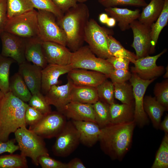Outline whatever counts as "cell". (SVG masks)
<instances>
[{
	"mask_svg": "<svg viewBox=\"0 0 168 168\" xmlns=\"http://www.w3.org/2000/svg\"><path fill=\"white\" fill-rule=\"evenodd\" d=\"M156 79L144 80L140 78L136 74L132 73L129 80L133 87L134 99L133 121L136 125L140 128L143 127L149 122L147 115L143 109V99L147 87Z\"/></svg>",
	"mask_w": 168,
	"mask_h": 168,
	"instance_id": "9c48e42d",
	"label": "cell"
},
{
	"mask_svg": "<svg viewBox=\"0 0 168 168\" xmlns=\"http://www.w3.org/2000/svg\"><path fill=\"white\" fill-rule=\"evenodd\" d=\"M70 64L73 69L97 71L104 74L108 78L114 68L106 59L96 57L87 46H82L72 52Z\"/></svg>",
	"mask_w": 168,
	"mask_h": 168,
	"instance_id": "5b68a950",
	"label": "cell"
},
{
	"mask_svg": "<svg viewBox=\"0 0 168 168\" xmlns=\"http://www.w3.org/2000/svg\"><path fill=\"white\" fill-rule=\"evenodd\" d=\"M15 62L12 58L0 54V90L4 94L9 91L10 68Z\"/></svg>",
	"mask_w": 168,
	"mask_h": 168,
	"instance_id": "836d02e7",
	"label": "cell"
},
{
	"mask_svg": "<svg viewBox=\"0 0 168 168\" xmlns=\"http://www.w3.org/2000/svg\"><path fill=\"white\" fill-rule=\"evenodd\" d=\"M28 105L10 91L5 94L0 107V141H7L11 133L26 127L25 114Z\"/></svg>",
	"mask_w": 168,
	"mask_h": 168,
	"instance_id": "3957f363",
	"label": "cell"
},
{
	"mask_svg": "<svg viewBox=\"0 0 168 168\" xmlns=\"http://www.w3.org/2000/svg\"><path fill=\"white\" fill-rule=\"evenodd\" d=\"M99 100L110 105L115 103L114 85L107 79L96 87Z\"/></svg>",
	"mask_w": 168,
	"mask_h": 168,
	"instance_id": "8d00e7d4",
	"label": "cell"
},
{
	"mask_svg": "<svg viewBox=\"0 0 168 168\" xmlns=\"http://www.w3.org/2000/svg\"><path fill=\"white\" fill-rule=\"evenodd\" d=\"M28 102L29 106L33 107L44 115L52 111L50 105L41 92L32 95Z\"/></svg>",
	"mask_w": 168,
	"mask_h": 168,
	"instance_id": "f35d334b",
	"label": "cell"
},
{
	"mask_svg": "<svg viewBox=\"0 0 168 168\" xmlns=\"http://www.w3.org/2000/svg\"><path fill=\"white\" fill-rule=\"evenodd\" d=\"M56 18L49 12L37 11L39 37L42 41L53 42L66 46V35L56 21Z\"/></svg>",
	"mask_w": 168,
	"mask_h": 168,
	"instance_id": "ba28073f",
	"label": "cell"
},
{
	"mask_svg": "<svg viewBox=\"0 0 168 168\" xmlns=\"http://www.w3.org/2000/svg\"><path fill=\"white\" fill-rule=\"evenodd\" d=\"M72 121L79 132L80 142L87 147H91L99 141L101 128L96 123Z\"/></svg>",
	"mask_w": 168,
	"mask_h": 168,
	"instance_id": "44dd1931",
	"label": "cell"
},
{
	"mask_svg": "<svg viewBox=\"0 0 168 168\" xmlns=\"http://www.w3.org/2000/svg\"><path fill=\"white\" fill-rule=\"evenodd\" d=\"M61 113L72 120L96 122L92 104L71 101Z\"/></svg>",
	"mask_w": 168,
	"mask_h": 168,
	"instance_id": "ffe728a7",
	"label": "cell"
},
{
	"mask_svg": "<svg viewBox=\"0 0 168 168\" xmlns=\"http://www.w3.org/2000/svg\"><path fill=\"white\" fill-rule=\"evenodd\" d=\"M144 110L149 117L154 128L159 129L161 118L166 109L156 99L150 96H144L143 101Z\"/></svg>",
	"mask_w": 168,
	"mask_h": 168,
	"instance_id": "d4e9b609",
	"label": "cell"
},
{
	"mask_svg": "<svg viewBox=\"0 0 168 168\" xmlns=\"http://www.w3.org/2000/svg\"><path fill=\"white\" fill-rule=\"evenodd\" d=\"M98 2L106 8L119 6L144 7L147 3L145 0H98Z\"/></svg>",
	"mask_w": 168,
	"mask_h": 168,
	"instance_id": "60d3db41",
	"label": "cell"
},
{
	"mask_svg": "<svg viewBox=\"0 0 168 168\" xmlns=\"http://www.w3.org/2000/svg\"><path fill=\"white\" fill-rule=\"evenodd\" d=\"M38 161L42 168H67L66 163L56 160L48 155L40 156Z\"/></svg>",
	"mask_w": 168,
	"mask_h": 168,
	"instance_id": "b9f144b4",
	"label": "cell"
},
{
	"mask_svg": "<svg viewBox=\"0 0 168 168\" xmlns=\"http://www.w3.org/2000/svg\"><path fill=\"white\" fill-rule=\"evenodd\" d=\"M107 40L108 49L113 56L127 58L133 63L137 59L136 54L126 49L110 34L107 35Z\"/></svg>",
	"mask_w": 168,
	"mask_h": 168,
	"instance_id": "f546056e",
	"label": "cell"
},
{
	"mask_svg": "<svg viewBox=\"0 0 168 168\" xmlns=\"http://www.w3.org/2000/svg\"><path fill=\"white\" fill-rule=\"evenodd\" d=\"M73 68L70 64L65 65L49 64L42 70L41 92L45 95L51 87L58 85L61 75L68 73Z\"/></svg>",
	"mask_w": 168,
	"mask_h": 168,
	"instance_id": "d6986e66",
	"label": "cell"
},
{
	"mask_svg": "<svg viewBox=\"0 0 168 168\" xmlns=\"http://www.w3.org/2000/svg\"><path fill=\"white\" fill-rule=\"evenodd\" d=\"M34 8L38 10L45 11L53 13L59 19L63 15V13L54 5L52 0H30Z\"/></svg>",
	"mask_w": 168,
	"mask_h": 168,
	"instance_id": "ab89813d",
	"label": "cell"
},
{
	"mask_svg": "<svg viewBox=\"0 0 168 168\" xmlns=\"http://www.w3.org/2000/svg\"><path fill=\"white\" fill-rule=\"evenodd\" d=\"M5 95V94L3 93L0 90V107L2 100Z\"/></svg>",
	"mask_w": 168,
	"mask_h": 168,
	"instance_id": "11a10c76",
	"label": "cell"
},
{
	"mask_svg": "<svg viewBox=\"0 0 168 168\" xmlns=\"http://www.w3.org/2000/svg\"><path fill=\"white\" fill-rule=\"evenodd\" d=\"M8 19L34 9L30 0H7Z\"/></svg>",
	"mask_w": 168,
	"mask_h": 168,
	"instance_id": "4dcf8cb0",
	"label": "cell"
},
{
	"mask_svg": "<svg viewBox=\"0 0 168 168\" xmlns=\"http://www.w3.org/2000/svg\"><path fill=\"white\" fill-rule=\"evenodd\" d=\"M44 115L33 107L28 105L25 114V120L30 127L36 124L43 118Z\"/></svg>",
	"mask_w": 168,
	"mask_h": 168,
	"instance_id": "ee69618b",
	"label": "cell"
},
{
	"mask_svg": "<svg viewBox=\"0 0 168 168\" xmlns=\"http://www.w3.org/2000/svg\"><path fill=\"white\" fill-rule=\"evenodd\" d=\"M92 105L96 122L99 127L110 124V105L99 100Z\"/></svg>",
	"mask_w": 168,
	"mask_h": 168,
	"instance_id": "d6a6232c",
	"label": "cell"
},
{
	"mask_svg": "<svg viewBox=\"0 0 168 168\" xmlns=\"http://www.w3.org/2000/svg\"><path fill=\"white\" fill-rule=\"evenodd\" d=\"M164 0H151L143 7L138 20L144 25L150 27L160 15L163 8Z\"/></svg>",
	"mask_w": 168,
	"mask_h": 168,
	"instance_id": "484cf974",
	"label": "cell"
},
{
	"mask_svg": "<svg viewBox=\"0 0 168 168\" xmlns=\"http://www.w3.org/2000/svg\"><path fill=\"white\" fill-rule=\"evenodd\" d=\"M21 154L30 158L36 166L38 158L43 155H49L44 139L26 127L19 128L14 133Z\"/></svg>",
	"mask_w": 168,
	"mask_h": 168,
	"instance_id": "277c9868",
	"label": "cell"
},
{
	"mask_svg": "<svg viewBox=\"0 0 168 168\" xmlns=\"http://www.w3.org/2000/svg\"><path fill=\"white\" fill-rule=\"evenodd\" d=\"M130 28L133 35L131 46L135 51L137 59L148 55L151 46L150 27L137 20L130 24Z\"/></svg>",
	"mask_w": 168,
	"mask_h": 168,
	"instance_id": "5bb4252c",
	"label": "cell"
},
{
	"mask_svg": "<svg viewBox=\"0 0 168 168\" xmlns=\"http://www.w3.org/2000/svg\"><path fill=\"white\" fill-rule=\"evenodd\" d=\"M109 33L94 19H89L86 26L84 40L98 57L106 59L113 56L108 49L107 35Z\"/></svg>",
	"mask_w": 168,
	"mask_h": 168,
	"instance_id": "52a82bcc",
	"label": "cell"
},
{
	"mask_svg": "<svg viewBox=\"0 0 168 168\" xmlns=\"http://www.w3.org/2000/svg\"><path fill=\"white\" fill-rule=\"evenodd\" d=\"M162 11L156 21L150 27L151 46L149 54H152L155 48L161 32L167 24L168 21V0H164Z\"/></svg>",
	"mask_w": 168,
	"mask_h": 168,
	"instance_id": "83f0119b",
	"label": "cell"
},
{
	"mask_svg": "<svg viewBox=\"0 0 168 168\" xmlns=\"http://www.w3.org/2000/svg\"><path fill=\"white\" fill-rule=\"evenodd\" d=\"M105 10L107 14L118 22V26L122 31L130 29V24L138 19L140 14V10L139 9L132 10L115 7L106 8Z\"/></svg>",
	"mask_w": 168,
	"mask_h": 168,
	"instance_id": "603a6c76",
	"label": "cell"
},
{
	"mask_svg": "<svg viewBox=\"0 0 168 168\" xmlns=\"http://www.w3.org/2000/svg\"><path fill=\"white\" fill-rule=\"evenodd\" d=\"M66 117L58 111H51L44 115L41 119L29 129L43 138L56 137L62 131L66 123Z\"/></svg>",
	"mask_w": 168,
	"mask_h": 168,
	"instance_id": "8fae6325",
	"label": "cell"
},
{
	"mask_svg": "<svg viewBox=\"0 0 168 168\" xmlns=\"http://www.w3.org/2000/svg\"><path fill=\"white\" fill-rule=\"evenodd\" d=\"M116 23V21L112 17H109L106 24L109 27H113L115 26Z\"/></svg>",
	"mask_w": 168,
	"mask_h": 168,
	"instance_id": "f5cc1de1",
	"label": "cell"
},
{
	"mask_svg": "<svg viewBox=\"0 0 168 168\" xmlns=\"http://www.w3.org/2000/svg\"><path fill=\"white\" fill-rule=\"evenodd\" d=\"M4 31L24 38L39 37L37 11L34 9L7 19Z\"/></svg>",
	"mask_w": 168,
	"mask_h": 168,
	"instance_id": "8992f818",
	"label": "cell"
},
{
	"mask_svg": "<svg viewBox=\"0 0 168 168\" xmlns=\"http://www.w3.org/2000/svg\"><path fill=\"white\" fill-rule=\"evenodd\" d=\"M159 128L168 133V115L166 114L162 122H161Z\"/></svg>",
	"mask_w": 168,
	"mask_h": 168,
	"instance_id": "f907efd6",
	"label": "cell"
},
{
	"mask_svg": "<svg viewBox=\"0 0 168 168\" xmlns=\"http://www.w3.org/2000/svg\"><path fill=\"white\" fill-rule=\"evenodd\" d=\"M136 125L133 121L101 128L99 141L102 151L112 160H121L131 147Z\"/></svg>",
	"mask_w": 168,
	"mask_h": 168,
	"instance_id": "6da1fadb",
	"label": "cell"
},
{
	"mask_svg": "<svg viewBox=\"0 0 168 168\" xmlns=\"http://www.w3.org/2000/svg\"><path fill=\"white\" fill-rule=\"evenodd\" d=\"M26 39L25 57L26 60L44 68L48 63L42 49V41L38 37Z\"/></svg>",
	"mask_w": 168,
	"mask_h": 168,
	"instance_id": "7402d4cb",
	"label": "cell"
},
{
	"mask_svg": "<svg viewBox=\"0 0 168 168\" xmlns=\"http://www.w3.org/2000/svg\"><path fill=\"white\" fill-rule=\"evenodd\" d=\"M68 79L65 84L51 86L44 96L48 103L54 106L61 113L64 107L71 101V92L74 85L70 78L68 77Z\"/></svg>",
	"mask_w": 168,
	"mask_h": 168,
	"instance_id": "9a60e30c",
	"label": "cell"
},
{
	"mask_svg": "<svg viewBox=\"0 0 168 168\" xmlns=\"http://www.w3.org/2000/svg\"><path fill=\"white\" fill-rule=\"evenodd\" d=\"M44 57L48 64L65 65L70 64L72 54L66 46L50 41H42Z\"/></svg>",
	"mask_w": 168,
	"mask_h": 168,
	"instance_id": "2e32d148",
	"label": "cell"
},
{
	"mask_svg": "<svg viewBox=\"0 0 168 168\" xmlns=\"http://www.w3.org/2000/svg\"><path fill=\"white\" fill-rule=\"evenodd\" d=\"M0 37L2 43L1 54L10 58L20 64L26 61L25 57L26 39L3 31Z\"/></svg>",
	"mask_w": 168,
	"mask_h": 168,
	"instance_id": "4fadbf2b",
	"label": "cell"
},
{
	"mask_svg": "<svg viewBox=\"0 0 168 168\" xmlns=\"http://www.w3.org/2000/svg\"><path fill=\"white\" fill-rule=\"evenodd\" d=\"M168 167V133H165L152 168Z\"/></svg>",
	"mask_w": 168,
	"mask_h": 168,
	"instance_id": "d590c367",
	"label": "cell"
},
{
	"mask_svg": "<svg viewBox=\"0 0 168 168\" xmlns=\"http://www.w3.org/2000/svg\"><path fill=\"white\" fill-rule=\"evenodd\" d=\"M113 84L114 98L122 104L134 105L133 87L130 83L125 82Z\"/></svg>",
	"mask_w": 168,
	"mask_h": 168,
	"instance_id": "1f68e13d",
	"label": "cell"
},
{
	"mask_svg": "<svg viewBox=\"0 0 168 168\" xmlns=\"http://www.w3.org/2000/svg\"><path fill=\"white\" fill-rule=\"evenodd\" d=\"M16 141L15 139L8 140L5 142L0 141V154L4 152L13 154L19 150L18 145L15 144Z\"/></svg>",
	"mask_w": 168,
	"mask_h": 168,
	"instance_id": "bcb514c9",
	"label": "cell"
},
{
	"mask_svg": "<svg viewBox=\"0 0 168 168\" xmlns=\"http://www.w3.org/2000/svg\"><path fill=\"white\" fill-rule=\"evenodd\" d=\"M56 138L52 150L54 155L59 157H65L69 155L80 142L79 132L72 121L67 122Z\"/></svg>",
	"mask_w": 168,
	"mask_h": 168,
	"instance_id": "30bf717a",
	"label": "cell"
},
{
	"mask_svg": "<svg viewBox=\"0 0 168 168\" xmlns=\"http://www.w3.org/2000/svg\"><path fill=\"white\" fill-rule=\"evenodd\" d=\"M68 73V77L77 86L96 87L108 78L101 72L82 69H72Z\"/></svg>",
	"mask_w": 168,
	"mask_h": 168,
	"instance_id": "ac0fdd59",
	"label": "cell"
},
{
	"mask_svg": "<svg viewBox=\"0 0 168 168\" xmlns=\"http://www.w3.org/2000/svg\"><path fill=\"white\" fill-rule=\"evenodd\" d=\"M106 59L112 65L114 68L129 70L130 61L127 58L112 56Z\"/></svg>",
	"mask_w": 168,
	"mask_h": 168,
	"instance_id": "f6af8a7d",
	"label": "cell"
},
{
	"mask_svg": "<svg viewBox=\"0 0 168 168\" xmlns=\"http://www.w3.org/2000/svg\"><path fill=\"white\" fill-rule=\"evenodd\" d=\"M18 72L32 95L41 92L42 68L26 60L19 64Z\"/></svg>",
	"mask_w": 168,
	"mask_h": 168,
	"instance_id": "e0dca14e",
	"label": "cell"
},
{
	"mask_svg": "<svg viewBox=\"0 0 168 168\" xmlns=\"http://www.w3.org/2000/svg\"><path fill=\"white\" fill-rule=\"evenodd\" d=\"M153 93L156 100L168 111V79L156 83L154 87Z\"/></svg>",
	"mask_w": 168,
	"mask_h": 168,
	"instance_id": "74e56055",
	"label": "cell"
},
{
	"mask_svg": "<svg viewBox=\"0 0 168 168\" xmlns=\"http://www.w3.org/2000/svg\"><path fill=\"white\" fill-rule=\"evenodd\" d=\"M108 18L109 17L107 13H102L99 15V21L102 24H106Z\"/></svg>",
	"mask_w": 168,
	"mask_h": 168,
	"instance_id": "816d5d0a",
	"label": "cell"
},
{
	"mask_svg": "<svg viewBox=\"0 0 168 168\" xmlns=\"http://www.w3.org/2000/svg\"><path fill=\"white\" fill-rule=\"evenodd\" d=\"M110 124H117L133 121L134 105L114 103L109 106Z\"/></svg>",
	"mask_w": 168,
	"mask_h": 168,
	"instance_id": "cb8c5ba5",
	"label": "cell"
},
{
	"mask_svg": "<svg viewBox=\"0 0 168 168\" xmlns=\"http://www.w3.org/2000/svg\"><path fill=\"white\" fill-rule=\"evenodd\" d=\"M71 101L93 104L99 100L96 87L74 85L71 93Z\"/></svg>",
	"mask_w": 168,
	"mask_h": 168,
	"instance_id": "4316f807",
	"label": "cell"
},
{
	"mask_svg": "<svg viewBox=\"0 0 168 168\" xmlns=\"http://www.w3.org/2000/svg\"><path fill=\"white\" fill-rule=\"evenodd\" d=\"M167 51L164 49L161 53L153 56L148 55L137 59L133 63L134 66L131 67V72L136 74L144 80L156 78L162 75L165 72L163 66H157L158 59Z\"/></svg>",
	"mask_w": 168,
	"mask_h": 168,
	"instance_id": "7c38bea8",
	"label": "cell"
},
{
	"mask_svg": "<svg viewBox=\"0 0 168 168\" xmlns=\"http://www.w3.org/2000/svg\"><path fill=\"white\" fill-rule=\"evenodd\" d=\"M132 73L129 70L114 68L110 72L109 77L113 83H121L129 80Z\"/></svg>",
	"mask_w": 168,
	"mask_h": 168,
	"instance_id": "7bdbcfd3",
	"label": "cell"
},
{
	"mask_svg": "<svg viewBox=\"0 0 168 168\" xmlns=\"http://www.w3.org/2000/svg\"><path fill=\"white\" fill-rule=\"evenodd\" d=\"M77 1L79 3H83L85 2L88 0H77Z\"/></svg>",
	"mask_w": 168,
	"mask_h": 168,
	"instance_id": "9f6ffc18",
	"label": "cell"
},
{
	"mask_svg": "<svg viewBox=\"0 0 168 168\" xmlns=\"http://www.w3.org/2000/svg\"><path fill=\"white\" fill-rule=\"evenodd\" d=\"M67 168H86V167L79 158H74L66 163Z\"/></svg>",
	"mask_w": 168,
	"mask_h": 168,
	"instance_id": "681fc988",
	"label": "cell"
},
{
	"mask_svg": "<svg viewBox=\"0 0 168 168\" xmlns=\"http://www.w3.org/2000/svg\"><path fill=\"white\" fill-rule=\"evenodd\" d=\"M9 91L25 102L29 101L32 94L22 78L18 72L10 78Z\"/></svg>",
	"mask_w": 168,
	"mask_h": 168,
	"instance_id": "f1b7e54d",
	"label": "cell"
},
{
	"mask_svg": "<svg viewBox=\"0 0 168 168\" xmlns=\"http://www.w3.org/2000/svg\"><path fill=\"white\" fill-rule=\"evenodd\" d=\"M54 5L63 13L77 4V0H52Z\"/></svg>",
	"mask_w": 168,
	"mask_h": 168,
	"instance_id": "7dc6e473",
	"label": "cell"
},
{
	"mask_svg": "<svg viewBox=\"0 0 168 168\" xmlns=\"http://www.w3.org/2000/svg\"><path fill=\"white\" fill-rule=\"evenodd\" d=\"M65 13L57 22L66 35V46L74 52L82 46L84 41L85 28L89 20V10L86 4L80 3Z\"/></svg>",
	"mask_w": 168,
	"mask_h": 168,
	"instance_id": "7a4b0ae2",
	"label": "cell"
},
{
	"mask_svg": "<svg viewBox=\"0 0 168 168\" xmlns=\"http://www.w3.org/2000/svg\"><path fill=\"white\" fill-rule=\"evenodd\" d=\"M7 0H0V35L4 31L7 19Z\"/></svg>",
	"mask_w": 168,
	"mask_h": 168,
	"instance_id": "c3c4849f",
	"label": "cell"
},
{
	"mask_svg": "<svg viewBox=\"0 0 168 168\" xmlns=\"http://www.w3.org/2000/svg\"><path fill=\"white\" fill-rule=\"evenodd\" d=\"M26 157L21 154H11L0 156V168H27Z\"/></svg>",
	"mask_w": 168,
	"mask_h": 168,
	"instance_id": "e575fe53",
	"label": "cell"
},
{
	"mask_svg": "<svg viewBox=\"0 0 168 168\" xmlns=\"http://www.w3.org/2000/svg\"><path fill=\"white\" fill-rule=\"evenodd\" d=\"M168 66L165 68V74L163 76V77L165 79H167L168 77Z\"/></svg>",
	"mask_w": 168,
	"mask_h": 168,
	"instance_id": "db71d44e",
	"label": "cell"
}]
</instances>
